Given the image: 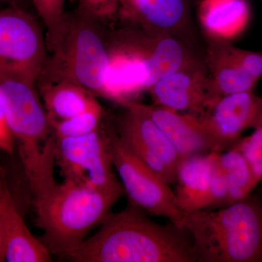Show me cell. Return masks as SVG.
<instances>
[{
	"label": "cell",
	"mask_w": 262,
	"mask_h": 262,
	"mask_svg": "<svg viewBox=\"0 0 262 262\" xmlns=\"http://www.w3.org/2000/svg\"><path fill=\"white\" fill-rule=\"evenodd\" d=\"M8 183H7L6 173L4 168L0 166V203L7 192H9Z\"/></svg>",
	"instance_id": "obj_27"
},
{
	"label": "cell",
	"mask_w": 262,
	"mask_h": 262,
	"mask_svg": "<svg viewBox=\"0 0 262 262\" xmlns=\"http://www.w3.org/2000/svg\"><path fill=\"white\" fill-rule=\"evenodd\" d=\"M103 108L98 101L83 113L67 120L50 124L51 133L56 139L77 137L91 134L101 126Z\"/></svg>",
	"instance_id": "obj_20"
},
{
	"label": "cell",
	"mask_w": 262,
	"mask_h": 262,
	"mask_svg": "<svg viewBox=\"0 0 262 262\" xmlns=\"http://www.w3.org/2000/svg\"><path fill=\"white\" fill-rule=\"evenodd\" d=\"M55 161L64 179L82 181L101 189L121 187L113 173L111 146L106 130L77 137L55 138Z\"/></svg>",
	"instance_id": "obj_9"
},
{
	"label": "cell",
	"mask_w": 262,
	"mask_h": 262,
	"mask_svg": "<svg viewBox=\"0 0 262 262\" xmlns=\"http://www.w3.org/2000/svg\"><path fill=\"white\" fill-rule=\"evenodd\" d=\"M198 262H262V199L247 198L217 211L184 214Z\"/></svg>",
	"instance_id": "obj_3"
},
{
	"label": "cell",
	"mask_w": 262,
	"mask_h": 262,
	"mask_svg": "<svg viewBox=\"0 0 262 262\" xmlns=\"http://www.w3.org/2000/svg\"><path fill=\"white\" fill-rule=\"evenodd\" d=\"M139 104L183 158L213 152L211 141L199 115L179 113L158 105Z\"/></svg>",
	"instance_id": "obj_12"
},
{
	"label": "cell",
	"mask_w": 262,
	"mask_h": 262,
	"mask_svg": "<svg viewBox=\"0 0 262 262\" xmlns=\"http://www.w3.org/2000/svg\"><path fill=\"white\" fill-rule=\"evenodd\" d=\"M214 152L232 149L243 133L262 121V97L247 91L217 98L199 115Z\"/></svg>",
	"instance_id": "obj_10"
},
{
	"label": "cell",
	"mask_w": 262,
	"mask_h": 262,
	"mask_svg": "<svg viewBox=\"0 0 262 262\" xmlns=\"http://www.w3.org/2000/svg\"><path fill=\"white\" fill-rule=\"evenodd\" d=\"M217 159L228 187L227 206L247 198L253 188L261 182L237 148L219 152Z\"/></svg>",
	"instance_id": "obj_19"
},
{
	"label": "cell",
	"mask_w": 262,
	"mask_h": 262,
	"mask_svg": "<svg viewBox=\"0 0 262 262\" xmlns=\"http://www.w3.org/2000/svg\"><path fill=\"white\" fill-rule=\"evenodd\" d=\"M122 8L149 32L174 37L187 20L185 0H122Z\"/></svg>",
	"instance_id": "obj_17"
},
{
	"label": "cell",
	"mask_w": 262,
	"mask_h": 262,
	"mask_svg": "<svg viewBox=\"0 0 262 262\" xmlns=\"http://www.w3.org/2000/svg\"><path fill=\"white\" fill-rule=\"evenodd\" d=\"M20 1V0H0V3H6L10 6L20 7L19 6Z\"/></svg>",
	"instance_id": "obj_29"
},
{
	"label": "cell",
	"mask_w": 262,
	"mask_h": 262,
	"mask_svg": "<svg viewBox=\"0 0 262 262\" xmlns=\"http://www.w3.org/2000/svg\"><path fill=\"white\" fill-rule=\"evenodd\" d=\"M39 86L50 124L83 113L98 101L89 90L71 82H48Z\"/></svg>",
	"instance_id": "obj_18"
},
{
	"label": "cell",
	"mask_w": 262,
	"mask_h": 262,
	"mask_svg": "<svg viewBox=\"0 0 262 262\" xmlns=\"http://www.w3.org/2000/svg\"><path fill=\"white\" fill-rule=\"evenodd\" d=\"M148 92L155 105L196 115L205 113L220 98L206 63L195 58L158 81Z\"/></svg>",
	"instance_id": "obj_11"
},
{
	"label": "cell",
	"mask_w": 262,
	"mask_h": 262,
	"mask_svg": "<svg viewBox=\"0 0 262 262\" xmlns=\"http://www.w3.org/2000/svg\"><path fill=\"white\" fill-rule=\"evenodd\" d=\"M0 101L8 127L18 143L33 201L39 199L57 184L53 176L55 137L46 108L35 85L11 77H0Z\"/></svg>",
	"instance_id": "obj_5"
},
{
	"label": "cell",
	"mask_w": 262,
	"mask_h": 262,
	"mask_svg": "<svg viewBox=\"0 0 262 262\" xmlns=\"http://www.w3.org/2000/svg\"><path fill=\"white\" fill-rule=\"evenodd\" d=\"M122 106L125 112L116 132L123 145L170 185L176 184L184 158L139 102L128 101Z\"/></svg>",
	"instance_id": "obj_8"
},
{
	"label": "cell",
	"mask_w": 262,
	"mask_h": 262,
	"mask_svg": "<svg viewBox=\"0 0 262 262\" xmlns=\"http://www.w3.org/2000/svg\"><path fill=\"white\" fill-rule=\"evenodd\" d=\"M218 153L215 155L212 170L208 208L212 206H227L228 201V187L225 174L218 163Z\"/></svg>",
	"instance_id": "obj_24"
},
{
	"label": "cell",
	"mask_w": 262,
	"mask_h": 262,
	"mask_svg": "<svg viewBox=\"0 0 262 262\" xmlns=\"http://www.w3.org/2000/svg\"><path fill=\"white\" fill-rule=\"evenodd\" d=\"M48 29L47 37L58 28L65 13V0H31Z\"/></svg>",
	"instance_id": "obj_22"
},
{
	"label": "cell",
	"mask_w": 262,
	"mask_h": 262,
	"mask_svg": "<svg viewBox=\"0 0 262 262\" xmlns=\"http://www.w3.org/2000/svg\"><path fill=\"white\" fill-rule=\"evenodd\" d=\"M14 149V139L10 132L1 101H0V150L12 154Z\"/></svg>",
	"instance_id": "obj_26"
},
{
	"label": "cell",
	"mask_w": 262,
	"mask_h": 262,
	"mask_svg": "<svg viewBox=\"0 0 262 262\" xmlns=\"http://www.w3.org/2000/svg\"><path fill=\"white\" fill-rule=\"evenodd\" d=\"M208 40L206 65L217 96L254 90L258 80L248 74L237 61L234 45L227 41Z\"/></svg>",
	"instance_id": "obj_16"
},
{
	"label": "cell",
	"mask_w": 262,
	"mask_h": 262,
	"mask_svg": "<svg viewBox=\"0 0 262 262\" xmlns=\"http://www.w3.org/2000/svg\"><path fill=\"white\" fill-rule=\"evenodd\" d=\"M261 1H262V0H261Z\"/></svg>",
	"instance_id": "obj_30"
},
{
	"label": "cell",
	"mask_w": 262,
	"mask_h": 262,
	"mask_svg": "<svg viewBox=\"0 0 262 262\" xmlns=\"http://www.w3.org/2000/svg\"><path fill=\"white\" fill-rule=\"evenodd\" d=\"M251 136L241 138L233 147L237 148L244 155L255 175L262 180V121Z\"/></svg>",
	"instance_id": "obj_21"
},
{
	"label": "cell",
	"mask_w": 262,
	"mask_h": 262,
	"mask_svg": "<svg viewBox=\"0 0 262 262\" xmlns=\"http://www.w3.org/2000/svg\"><path fill=\"white\" fill-rule=\"evenodd\" d=\"M103 24L80 9L65 13L58 28L46 37L51 54L37 82H71L101 96L110 61Z\"/></svg>",
	"instance_id": "obj_4"
},
{
	"label": "cell",
	"mask_w": 262,
	"mask_h": 262,
	"mask_svg": "<svg viewBox=\"0 0 262 262\" xmlns=\"http://www.w3.org/2000/svg\"><path fill=\"white\" fill-rule=\"evenodd\" d=\"M0 214L4 232L5 261H52L51 252L27 227L10 191L0 203Z\"/></svg>",
	"instance_id": "obj_13"
},
{
	"label": "cell",
	"mask_w": 262,
	"mask_h": 262,
	"mask_svg": "<svg viewBox=\"0 0 262 262\" xmlns=\"http://www.w3.org/2000/svg\"><path fill=\"white\" fill-rule=\"evenodd\" d=\"M5 261V237L3 232V223L0 214V262Z\"/></svg>",
	"instance_id": "obj_28"
},
{
	"label": "cell",
	"mask_w": 262,
	"mask_h": 262,
	"mask_svg": "<svg viewBox=\"0 0 262 262\" xmlns=\"http://www.w3.org/2000/svg\"><path fill=\"white\" fill-rule=\"evenodd\" d=\"M106 130L114 166L133 205L151 214L165 217L178 227H184L185 213L179 208L170 184L133 155L123 145L113 127L108 125Z\"/></svg>",
	"instance_id": "obj_7"
},
{
	"label": "cell",
	"mask_w": 262,
	"mask_h": 262,
	"mask_svg": "<svg viewBox=\"0 0 262 262\" xmlns=\"http://www.w3.org/2000/svg\"><path fill=\"white\" fill-rule=\"evenodd\" d=\"M47 51L42 29L32 15L20 7L0 10V77L35 85Z\"/></svg>",
	"instance_id": "obj_6"
},
{
	"label": "cell",
	"mask_w": 262,
	"mask_h": 262,
	"mask_svg": "<svg viewBox=\"0 0 262 262\" xmlns=\"http://www.w3.org/2000/svg\"><path fill=\"white\" fill-rule=\"evenodd\" d=\"M234 56L244 70L259 80L262 77L261 52L248 51L234 46Z\"/></svg>",
	"instance_id": "obj_25"
},
{
	"label": "cell",
	"mask_w": 262,
	"mask_h": 262,
	"mask_svg": "<svg viewBox=\"0 0 262 262\" xmlns=\"http://www.w3.org/2000/svg\"><path fill=\"white\" fill-rule=\"evenodd\" d=\"M198 15L208 39L231 42L247 27L251 8L248 0H201Z\"/></svg>",
	"instance_id": "obj_14"
},
{
	"label": "cell",
	"mask_w": 262,
	"mask_h": 262,
	"mask_svg": "<svg viewBox=\"0 0 262 262\" xmlns=\"http://www.w3.org/2000/svg\"><path fill=\"white\" fill-rule=\"evenodd\" d=\"M139 209L110 212L97 233L63 258L74 262H195L185 227L156 223Z\"/></svg>",
	"instance_id": "obj_1"
},
{
	"label": "cell",
	"mask_w": 262,
	"mask_h": 262,
	"mask_svg": "<svg viewBox=\"0 0 262 262\" xmlns=\"http://www.w3.org/2000/svg\"><path fill=\"white\" fill-rule=\"evenodd\" d=\"M217 152L183 158L177 175L179 207L184 213L208 208L212 170Z\"/></svg>",
	"instance_id": "obj_15"
},
{
	"label": "cell",
	"mask_w": 262,
	"mask_h": 262,
	"mask_svg": "<svg viewBox=\"0 0 262 262\" xmlns=\"http://www.w3.org/2000/svg\"><path fill=\"white\" fill-rule=\"evenodd\" d=\"M79 9L85 14L104 23L117 14L122 0H79Z\"/></svg>",
	"instance_id": "obj_23"
},
{
	"label": "cell",
	"mask_w": 262,
	"mask_h": 262,
	"mask_svg": "<svg viewBox=\"0 0 262 262\" xmlns=\"http://www.w3.org/2000/svg\"><path fill=\"white\" fill-rule=\"evenodd\" d=\"M124 194L122 186L101 189L77 179H64L46 195L33 201L36 224L43 231L39 239L51 254L63 258L102 223Z\"/></svg>",
	"instance_id": "obj_2"
}]
</instances>
